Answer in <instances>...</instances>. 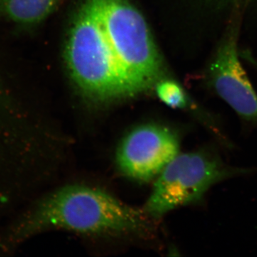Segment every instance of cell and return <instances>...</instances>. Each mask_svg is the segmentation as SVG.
<instances>
[{
  "mask_svg": "<svg viewBox=\"0 0 257 257\" xmlns=\"http://www.w3.org/2000/svg\"><path fill=\"white\" fill-rule=\"evenodd\" d=\"M239 25V15L235 13L211 59L208 77L214 92L241 119L257 124V94L238 54Z\"/></svg>",
  "mask_w": 257,
  "mask_h": 257,
  "instance_id": "6",
  "label": "cell"
},
{
  "mask_svg": "<svg viewBox=\"0 0 257 257\" xmlns=\"http://www.w3.org/2000/svg\"><path fill=\"white\" fill-rule=\"evenodd\" d=\"M106 40L137 95L160 73V60L141 14L127 0H89Z\"/></svg>",
  "mask_w": 257,
  "mask_h": 257,
  "instance_id": "3",
  "label": "cell"
},
{
  "mask_svg": "<svg viewBox=\"0 0 257 257\" xmlns=\"http://www.w3.org/2000/svg\"><path fill=\"white\" fill-rule=\"evenodd\" d=\"M58 0H0V10L15 23L35 25L54 11Z\"/></svg>",
  "mask_w": 257,
  "mask_h": 257,
  "instance_id": "7",
  "label": "cell"
},
{
  "mask_svg": "<svg viewBox=\"0 0 257 257\" xmlns=\"http://www.w3.org/2000/svg\"><path fill=\"white\" fill-rule=\"evenodd\" d=\"M156 92L160 100L173 109H197L196 106L191 102L183 88L174 81L164 80L159 82Z\"/></svg>",
  "mask_w": 257,
  "mask_h": 257,
  "instance_id": "8",
  "label": "cell"
},
{
  "mask_svg": "<svg viewBox=\"0 0 257 257\" xmlns=\"http://www.w3.org/2000/svg\"><path fill=\"white\" fill-rule=\"evenodd\" d=\"M252 62H253V64H255V65H256V67H257V62H256V61H252Z\"/></svg>",
  "mask_w": 257,
  "mask_h": 257,
  "instance_id": "9",
  "label": "cell"
},
{
  "mask_svg": "<svg viewBox=\"0 0 257 257\" xmlns=\"http://www.w3.org/2000/svg\"><path fill=\"white\" fill-rule=\"evenodd\" d=\"M251 171L228 165L212 149L179 153L155 179L143 209L153 220L160 219L177 208L200 202L214 184Z\"/></svg>",
  "mask_w": 257,
  "mask_h": 257,
  "instance_id": "4",
  "label": "cell"
},
{
  "mask_svg": "<svg viewBox=\"0 0 257 257\" xmlns=\"http://www.w3.org/2000/svg\"><path fill=\"white\" fill-rule=\"evenodd\" d=\"M153 219L96 187L69 184L30 203L0 231V251L11 253L29 239L51 230L79 234L148 236Z\"/></svg>",
  "mask_w": 257,
  "mask_h": 257,
  "instance_id": "1",
  "label": "cell"
},
{
  "mask_svg": "<svg viewBox=\"0 0 257 257\" xmlns=\"http://www.w3.org/2000/svg\"><path fill=\"white\" fill-rule=\"evenodd\" d=\"M65 56L72 78L89 100L104 104L137 95L109 47L89 0L74 20Z\"/></svg>",
  "mask_w": 257,
  "mask_h": 257,
  "instance_id": "2",
  "label": "cell"
},
{
  "mask_svg": "<svg viewBox=\"0 0 257 257\" xmlns=\"http://www.w3.org/2000/svg\"><path fill=\"white\" fill-rule=\"evenodd\" d=\"M179 149L180 141L175 132L162 125L143 124L122 139L116 150V163L128 178L150 182L180 153Z\"/></svg>",
  "mask_w": 257,
  "mask_h": 257,
  "instance_id": "5",
  "label": "cell"
}]
</instances>
